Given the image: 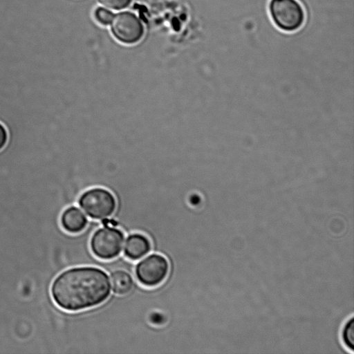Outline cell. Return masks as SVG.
<instances>
[{"label":"cell","instance_id":"cell-1","mask_svg":"<svg viewBox=\"0 0 354 354\" xmlns=\"http://www.w3.org/2000/svg\"><path fill=\"white\" fill-rule=\"evenodd\" d=\"M108 275L95 267H77L59 274L51 286L55 304L67 311H79L103 303L111 292Z\"/></svg>","mask_w":354,"mask_h":354},{"label":"cell","instance_id":"cell-2","mask_svg":"<svg viewBox=\"0 0 354 354\" xmlns=\"http://www.w3.org/2000/svg\"><path fill=\"white\" fill-rule=\"evenodd\" d=\"M270 17L274 26L284 32H294L305 24L306 15L298 0H270Z\"/></svg>","mask_w":354,"mask_h":354},{"label":"cell","instance_id":"cell-3","mask_svg":"<svg viewBox=\"0 0 354 354\" xmlns=\"http://www.w3.org/2000/svg\"><path fill=\"white\" fill-rule=\"evenodd\" d=\"M79 204L86 214L94 219L108 218L116 207L115 198L112 193L100 187L84 192L80 198Z\"/></svg>","mask_w":354,"mask_h":354},{"label":"cell","instance_id":"cell-4","mask_svg":"<svg viewBox=\"0 0 354 354\" xmlns=\"http://www.w3.org/2000/svg\"><path fill=\"white\" fill-rule=\"evenodd\" d=\"M124 234L120 230L105 226L97 230L92 236L91 248L93 254L102 259H111L121 252Z\"/></svg>","mask_w":354,"mask_h":354},{"label":"cell","instance_id":"cell-5","mask_svg":"<svg viewBox=\"0 0 354 354\" xmlns=\"http://www.w3.org/2000/svg\"><path fill=\"white\" fill-rule=\"evenodd\" d=\"M111 31L114 37L124 44H133L143 37L145 29L142 21L128 11L114 15L111 22Z\"/></svg>","mask_w":354,"mask_h":354},{"label":"cell","instance_id":"cell-6","mask_svg":"<svg viewBox=\"0 0 354 354\" xmlns=\"http://www.w3.org/2000/svg\"><path fill=\"white\" fill-rule=\"evenodd\" d=\"M169 272L167 260L162 255L152 254L140 261L136 266V274L139 281L146 286L160 284Z\"/></svg>","mask_w":354,"mask_h":354},{"label":"cell","instance_id":"cell-7","mask_svg":"<svg viewBox=\"0 0 354 354\" xmlns=\"http://www.w3.org/2000/svg\"><path fill=\"white\" fill-rule=\"evenodd\" d=\"M61 225L68 233L76 234L84 230L87 225L84 214L76 207H69L62 214Z\"/></svg>","mask_w":354,"mask_h":354},{"label":"cell","instance_id":"cell-8","mask_svg":"<svg viewBox=\"0 0 354 354\" xmlns=\"http://www.w3.org/2000/svg\"><path fill=\"white\" fill-rule=\"evenodd\" d=\"M150 249V241L145 236L133 234L127 239L124 251L129 259L137 260L146 255Z\"/></svg>","mask_w":354,"mask_h":354},{"label":"cell","instance_id":"cell-9","mask_svg":"<svg viewBox=\"0 0 354 354\" xmlns=\"http://www.w3.org/2000/svg\"><path fill=\"white\" fill-rule=\"evenodd\" d=\"M111 287L118 295H125L131 291L133 287V279L131 275L124 270H116L111 274Z\"/></svg>","mask_w":354,"mask_h":354},{"label":"cell","instance_id":"cell-10","mask_svg":"<svg viewBox=\"0 0 354 354\" xmlns=\"http://www.w3.org/2000/svg\"><path fill=\"white\" fill-rule=\"evenodd\" d=\"M341 337L346 348L354 352V318L348 319L342 327Z\"/></svg>","mask_w":354,"mask_h":354},{"label":"cell","instance_id":"cell-11","mask_svg":"<svg viewBox=\"0 0 354 354\" xmlns=\"http://www.w3.org/2000/svg\"><path fill=\"white\" fill-rule=\"evenodd\" d=\"M113 16L114 14L111 11L103 7H97L94 11L95 19L103 26L110 24Z\"/></svg>","mask_w":354,"mask_h":354},{"label":"cell","instance_id":"cell-12","mask_svg":"<svg viewBox=\"0 0 354 354\" xmlns=\"http://www.w3.org/2000/svg\"><path fill=\"white\" fill-rule=\"evenodd\" d=\"M104 6L112 10H122L127 8L132 0H98Z\"/></svg>","mask_w":354,"mask_h":354},{"label":"cell","instance_id":"cell-13","mask_svg":"<svg viewBox=\"0 0 354 354\" xmlns=\"http://www.w3.org/2000/svg\"><path fill=\"white\" fill-rule=\"evenodd\" d=\"M8 134L5 127L0 123V150L6 145Z\"/></svg>","mask_w":354,"mask_h":354},{"label":"cell","instance_id":"cell-14","mask_svg":"<svg viewBox=\"0 0 354 354\" xmlns=\"http://www.w3.org/2000/svg\"><path fill=\"white\" fill-rule=\"evenodd\" d=\"M332 26V25H331ZM344 28H353V27H344Z\"/></svg>","mask_w":354,"mask_h":354}]
</instances>
